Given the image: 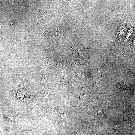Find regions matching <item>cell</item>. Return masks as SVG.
<instances>
[{"label":"cell","mask_w":135,"mask_h":135,"mask_svg":"<svg viewBox=\"0 0 135 135\" xmlns=\"http://www.w3.org/2000/svg\"><path fill=\"white\" fill-rule=\"evenodd\" d=\"M108 52L110 56L116 59H120L124 57L123 53L116 48H112L110 49Z\"/></svg>","instance_id":"obj_2"},{"label":"cell","mask_w":135,"mask_h":135,"mask_svg":"<svg viewBox=\"0 0 135 135\" xmlns=\"http://www.w3.org/2000/svg\"><path fill=\"white\" fill-rule=\"evenodd\" d=\"M134 27H132L128 29L124 41V43H126L128 41L134 34Z\"/></svg>","instance_id":"obj_3"},{"label":"cell","mask_w":135,"mask_h":135,"mask_svg":"<svg viewBox=\"0 0 135 135\" xmlns=\"http://www.w3.org/2000/svg\"><path fill=\"white\" fill-rule=\"evenodd\" d=\"M49 60V59L48 60H47L42 61V62L44 66L46 67H48V62Z\"/></svg>","instance_id":"obj_4"},{"label":"cell","mask_w":135,"mask_h":135,"mask_svg":"<svg viewBox=\"0 0 135 135\" xmlns=\"http://www.w3.org/2000/svg\"><path fill=\"white\" fill-rule=\"evenodd\" d=\"M58 135H66V134L64 132H62L60 133Z\"/></svg>","instance_id":"obj_5"},{"label":"cell","mask_w":135,"mask_h":135,"mask_svg":"<svg viewBox=\"0 0 135 135\" xmlns=\"http://www.w3.org/2000/svg\"><path fill=\"white\" fill-rule=\"evenodd\" d=\"M11 94L13 97L27 104L30 98L31 95L25 88L17 86L14 88L11 91Z\"/></svg>","instance_id":"obj_1"}]
</instances>
